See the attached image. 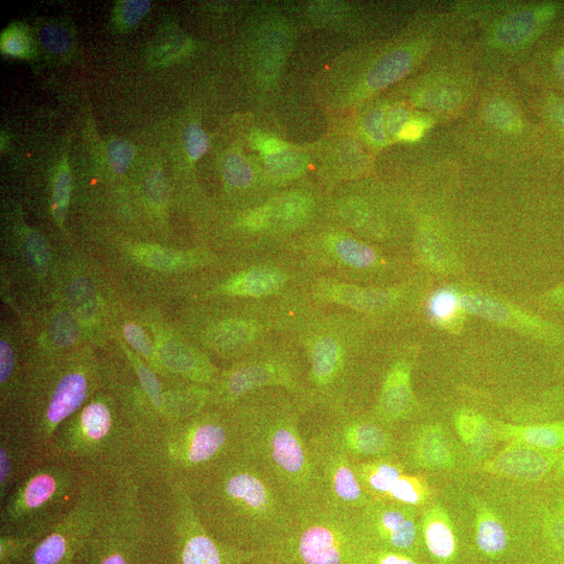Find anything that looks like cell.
Listing matches in <instances>:
<instances>
[{"label":"cell","instance_id":"53","mask_svg":"<svg viewBox=\"0 0 564 564\" xmlns=\"http://www.w3.org/2000/svg\"><path fill=\"white\" fill-rule=\"evenodd\" d=\"M412 119L410 112L402 106L392 108L386 115V128L388 134L398 138L404 127Z\"/></svg>","mask_w":564,"mask_h":564},{"label":"cell","instance_id":"3","mask_svg":"<svg viewBox=\"0 0 564 564\" xmlns=\"http://www.w3.org/2000/svg\"><path fill=\"white\" fill-rule=\"evenodd\" d=\"M156 438L123 402L97 395L62 423L49 456L76 464L84 473L110 479L150 474Z\"/></svg>","mask_w":564,"mask_h":564},{"label":"cell","instance_id":"22","mask_svg":"<svg viewBox=\"0 0 564 564\" xmlns=\"http://www.w3.org/2000/svg\"><path fill=\"white\" fill-rule=\"evenodd\" d=\"M422 534L430 553L446 560L456 552V537L448 514L434 507L423 515Z\"/></svg>","mask_w":564,"mask_h":564},{"label":"cell","instance_id":"49","mask_svg":"<svg viewBox=\"0 0 564 564\" xmlns=\"http://www.w3.org/2000/svg\"><path fill=\"white\" fill-rule=\"evenodd\" d=\"M145 255L146 263L158 269L171 270L185 264L183 256L167 251L154 249L147 251Z\"/></svg>","mask_w":564,"mask_h":564},{"label":"cell","instance_id":"13","mask_svg":"<svg viewBox=\"0 0 564 564\" xmlns=\"http://www.w3.org/2000/svg\"><path fill=\"white\" fill-rule=\"evenodd\" d=\"M176 564H243L257 555L227 546L203 527L183 483L174 481Z\"/></svg>","mask_w":564,"mask_h":564},{"label":"cell","instance_id":"39","mask_svg":"<svg viewBox=\"0 0 564 564\" xmlns=\"http://www.w3.org/2000/svg\"><path fill=\"white\" fill-rule=\"evenodd\" d=\"M38 540L34 537L0 535V564H20Z\"/></svg>","mask_w":564,"mask_h":564},{"label":"cell","instance_id":"1","mask_svg":"<svg viewBox=\"0 0 564 564\" xmlns=\"http://www.w3.org/2000/svg\"><path fill=\"white\" fill-rule=\"evenodd\" d=\"M184 486L203 527L227 546L275 554L296 529V509L241 451Z\"/></svg>","mask_w":564,"mask_h":564},{"label":"cell","instance_id":"11","mask_svg":"<svg viewBox=\"0 0 564 564\" xmlns=\"http://www.w3.org/2000/svg\"><path fill=\"white\" fill-rule=\"evenodd\" d=\"M211 389L210 407L229 410L248 394L278 388L295 395L303 403L307 385L298 365L285 358L250 360L227 371Z\"/></svg>","mask_w":564,"mask_h":564},{"label":"cell","instance_id":"8","mask_svg":"<svg viewBox=\"0 0 564 564\" xmlns=\"http://www.w3.org/2000/svg\"><path fill=\"white\" fill-rule=\"evenodd\" d=\"M115 480L85 473L81 498L75 509L38 540L20 564H77L105 511Z\"/></svg>","mask_w":564,"mask_h":564},{"label":"cell","instance_id":"24","mask_svg":"<svg viewBox=\"0 0 564 564\" xmlns=\"http://www.w3.org/2000/svg\"><path fill=\"white\" fill-rule=\"evenodd\" d=\"M412 55L403 50L395 51L376 63L367 76L366 84L371 90L384 89L402 80L412 68Z\"/></svg>","mask_w":564,"mask_h":564},{"label":"cell","instance_id":"5","mask_svg":"<svg viewBox=\"0 0 564 564\" xmlns=\"http://www.w3.org/2000/svg\"><path fill=\"white\" fill-rule=\"evenodd\" d=\"M239 451L231 412L209 407L160 433L151 453V474L187 484Z\"/></svg>","mask_w":564,"mask_h":564},{"label":"cell","instance_id":"12","mask_svg":"<svg viewBox=\"0 0 564 564\" xmlns=\"http://www.w3.org/2000/svg\"><path fill=\"white\" fill-rule=\"evenodd\" d=\"M304 435V434H303ZM315 470L320 503L355 515L369 500L349 456L333 443L304 435Z\"/></svg>","mask_w":564,"mask_h":564},{"label":"cell","instance_id":"16","mask_svg":"<svg viewBox=\"0 0 564 564\" xmlns=\"http://www.w3.org/2000/svg\"><path fill=\"white\" fill-rule=\"evenodd\" d=\"M414 408L411 367L407 362L394 364L385 376L373 417L391 427L409 419Z\"/></svg>","mask_w":564,"mask_h":564},{"label":"cell","instance_id":"9","mask_svg":"<svg viewBox=\"0 0 564 564\" xmlns=\"http://www.w3.org/2000/svg\"><path fill=\"white\" fill-rule=\"evenodd\" d=\"M309 410L318 412L313 415L303 412V434L318 436L333 443L346 453L352 462L394 454V436L389 427L378 419L368 418L360 413Z\"/></svg>","mask_w":564,"mask_h":564},{"label":"cell","instance_id":"7","mask_svg":"<svg viewBox=\"0 0 564 564\" xmlns=\"http://www.w3.org/2000/svg\"><path fill=\"white\" fill-rule=\"evenodd\" d=\"M143 542L138 477L116 479L77 564H139Z\"/></svg>","mask_w":564,"mask_h":564},{"label":"cell","instance_id":"50","mask_svg":"<svg viewBox=\"0 0 564 564\" xmlns=\"http://www.w3.org/2000/svg\"><path fill=\"white\" fill-rule=\"evenodd\" d=\"M146 184L148 197L153 203L157 205L166 203L168 198L167 181L159 169L150 172Z\"/></svg>","mask_w":564,"mask_h":564},{"label":"cell","instance_id":"44","mask_svg":"<svg viewBox=\"0 0 564 564\" xmlns=\"http://www.w3.org/2000/svg\"><path fill=\"white\" fill-rule=\"evenodd\" d=\"M40 40L47 51L54 54H64L72 47L73 40L70 33L61 26L45 27L40 34Z\"/></svg>","mask_w":564,"mask_h":564},{"label":"cell","instance_id":"38","mask_svg":"<svg viewBox=\"0 0 564 564\" xmlns=\"http://www.w3.org/2000/svg\"><path fill=\"white\" fill-rule=\"evenodd\" d=\"M461 101L460 93L451 88L438 87L422 91L416 97V104L432 111H450Z\"/></svg>","mask_w":564,"mask_h":564},{"label":"cell","instance_id":"54","mask_svg":"<svg viewBox=\"0 0 564 564\" xmlns=\"http://www.w3.org/2000/svg\"><path fill=\"white\" fill-rule=\"evenodd\" d=\"M430 127V122L423 117H412L407 125L399 134L398 139L407 141V143H414L419 140Z\"/></svg>","mask_w":564,"mask_h":564},{"label":"cell","instance_id":"41","mask_svg":"<svg viewBox=\"0 0 564 564\" xmlns=\"http://www.w3.org/2000/svg\"><path fill=\"white\" fill-rule=\"evenodd\" d=\"M53 344L59 348L73 345L78 337V327L72 316L63 312L58 314L51 326Z\"/></svg>","mask_w":564,"mask_h":564},{"label":"cell","instance_id":"56","mask_svg":"<svg viewBox=\"0 0 564 564\" xmlns=\"http://www.w3.org/2000/svg\"><path fill=\"white\" fill-rule=\"evenodd\" d=\"M548 113L553 124L564 134V100L552 97L548 103Z\"/></svg>","mask_w":564,"mask_h":564},{"label":"cell","instance_id":"51","mask_svg":"<svg viewBox=\"0 0 564 564\" xmlns=\"http://www.w3.org/2000/svg\"><path fill=\"white\" fill-rule=\"evenodd\" d=\"M243 226L252 231H262L272 226L271 206L265 205L251 211L242 222Z\"/></svg>","mask_w":564,"mask_h":564},{"label":"cell","instance_id":"26","mask_svg":"<svg viewBox=\"0 0 564 564\" xmlns=\"http://www.w3.org/2000/svg\"><path fill=\"white\" fill-rule=\"evenodd\" d=\"M477 543L479 548L489 556L503 553L508 544L507 533L493 514L487 508H481L477 513Z\"/></svg>","mask_w":564,"mask_h":564},{"label":"cell","instance_id":"34","mask_svg":"<svg viewBox=\"0 0 564 564\" xmlns=\"http://www.w3.org/2000/svg\"><path fill=\"white\" fill-rule=\"evenodd\" d=\"M264 158L268 172L275 178H293L305 169V159L291 148Z\"/></svg>","mask_w":564,"mask_h":564},{"label":"cell","instance_id":"60","mask_svg":"<svg viewBox=\"0 0 564 564\" xmlns=\"http://www.w3.org/2000/svg\"><path fill=\"white\" fill-rule=\"evenodd\" d=\"M558 300L564 301V287H562L556 294Z\"/></svg>","mask_w":564,"mask_h":564},{"label":"cell","instance_id":"52","mask_svg":"<svg viewBox=\"0 0 564 564\" xmlns=\"http://www.w3.org/2000/svg\"><path fill=\"white\" fill-rule=\"evenodd\" d=\"M2 46L7 55L23 56L29 53L30 41L21 32L11 31L4 36Z\"/></svg>","mask_w":564,"mask_h":564},{"label":"cell","instance_id":"61","mask_svg":"<svg viewBox=\"0 0 564 564\" xmlns=\"http://www.w3.org/2000/svg\"><path fill=\"white\" fill-rule=\"evenodd\" d=\"M563 467H564V459H563Z\"/></svg>","mask_w":564,"mask_h":564},{"label":"cell","instance_id":"58","mask_svg":"<svg viewBox=\"0 0 564 564\" xmlns=\"http://www.w3.org/2000/svg\"><path fill=\"white\" fill-rule=\"evenodd\" d=\"M555 69L559 81L564 85V49L559 50L555 56Z\"/></svg>","mask_w":564,"mask_h":564},{"label":"cell","instance_id":"48","mask_svg":"<svg viewBox=\"0 0 564 564\" xmlns=\"http://www.w3.org/2000/svg\"><path fill=\"white\" fill-rule=\"evenodd\" d=\"M124 335L130 345L134 347L140 355H143L148 359L153 357V345L143 329L133 323H128L125 326Z\"/></svg>","mask_w":564,"mask_h":564},{"label":"cell","instance_id":"18","mask_svg":"<svg viewBox=\"0 0 564 564\" xmlns=\"http://www.w3.org/2000/svg\"><path fill=\"white\" fill-rule=\"evenodd\" d=\"M411 434L405 442V453L414 466L428 469L451 466V449L440 429L422 427Z\"/></svg>","mask_w":564,"mask_h":564},{"label":"cell","instance_id":"55","mask_svg":"<svg viewBox=\"0 0 564 564\" xmlns=\"http://www.w3.org/2000/svg\"><path fill=\"white\" fill-rule=\"evenodd\" d=\"M255 148L264 157L277 154L290 148L285 141L269 135H256L253 139Z\"/></svg>","mask_w":564,"mask_h":564},{"label":"cell","instance_id":"17","mask_svg":"<svg viewBox=\"0 0 564 564\" xmlns=\"http://www.w3.org/2000/svg\"><path fill=\"white\" fill-rule=\"evenodd\" d=\"M550 457L531 446L512 443L485 468L488 472L515 479L535 481L544 478L551 469Z\"/></svg>","mask_w":564,"mask_h":564},{"label":"cell","instance_id":"20","mask_svg":"<svg viewBox=\"0 0 564 564\" xmlns=\"http://www.w3.org/2000/svg\"><path fill=\"white\" fill-rule=\"evenodd\" d=\"M284 272L272 267H255L234 277L225 286L231 295L261 298L273 295L285 287Z\"/></svg>","mask_w":564,"mask_h":564},{"label":"cell","instance_id":"21","mask_svg":"<svg viewBox=\"0 0 564 564\" xmlns=\"http://www.w3.org/2000/svg\"><path fill=\"white\" fill-rule=\"evenodd\" d=\"M321 291L326 300L363 312L383 310L389 307L394 297L389 291L346 284L327 285Z\"/></svg>","mask_w":564,"mask_h":564},{"label":"cell","instance_id":"43","mask_svg":"<svg viewBox=\"0 0 564 564\" xmlns=\"http://www.w3.org/2000/svg\"><path fill=\"white\" fill-rule=\"evenodd\" d=\"M363 130L371 144L384 146L388 138L385 110L383 108L371 110L365 117Z\"/></svg>","mask_w":564,"mask_h":564},{"label":"cell","instance_id":"33","mask_svg":"<svg viewBox=\"0 0 564 564\" xmlns=\"http://www.w3.org/2000/svg\"><path fill=\"white\" fill-rule=\"evenodd\" d=\"M69 301L82 320H90L96 316L97 295L87 279L79 278L73 282L69 288Z\"/></svg>","mask_w":564,"mask_h":564},{"label":"cell","instance_id":"32","mask_svg":"<svg viewBox=\"0 0 564 564\" xmlns=\"http://www.w3.org/2000/svg\"><path fill=\"white\" fill-rule=\"evenodd\" d=\"M463 312L460 297L451 289L436 291L428 301V313L431 319L440 325L449 326Z\"/></svg>","mask_w":564,"mask_h":564},{"label":"cell","instance_id":"25","mask_svg":"<svg viewBox=\"0 0 564 564\" xmlns=\"http://www.w3.org/2000/svg\"><path fill=\"white\" fill-rule=\"evenodd\" d=\"M431 495L427 480L419 475L404 472L392 485L384 503L406 507L425 505Z\"/></svg>","mask_w":564,"mask_h":564},{"label":"cell","instance_id":"47","mask_svg":"<svg viewBox=\"0 0 564 564\" xmlns=\"http://www.w3.org/2000/svg\"><path fill=\"white\" fill-rule=\"evenodd\" d=\"M16 374V358L14 350L11 345L2 340L0 342V384H2L3 391L13 384V379Z\"/></svg>","mask_w":564,"mask_h":564},{"label":"cell","instance_id":"30","mask_svg":"<svg viewBox=\"0 0 564 564\" xmlns=\"http://www.w3.org/2000/svg\"><path fill=\"white\" fill-rule=\"evenodd\" d=\"M461 310L495 323H507L511 312L503 302L481 294L460 297Z\"/></svg>","mask_w":564,"mask_h":564},{"label":"cell","instance_id":"46","mask_svg":"<svg viewBox=\"0 0 564 564\" xmlns=\"http://www.w3.org/2000/svg\"><path fill=\"white\" fill-rule=\"evenodd\" d=\"M150 7L151 3L146 0H127L120 6L119 20L124 27H134L147 15Z\"/></svg>","mask_w":564,"mask_h":564},{"label":"cell","instance_id":"31","mask_svg":"<svg viewBox=\"0 0 564 564\" xmlns=\"http://www.w3.org/2000/svg\"><path fill=\"white\" fill-rule=\"evenodd\" d=\"M456 428L461 439L473 448H484L491 439V429L486 420L470 411L456 416Z\"/></svg>","mask_w":564,"mask_h":564},{"label":"cell","instance_id":"45","mask_svg":"<svg viewBox=\"0 0 564 564\" xmlns=\"http://www.w3.org/2000/svg\"><path fill=\"white\" fill-rule=\"evenodd\" d=\"M184 146L188 156L195 161L207 153L210 147L209 137L199 124L193 123L186 128Z\"/></svg>","mask_w":564,"mask_h":564},{"label":"cell","instance_id":"14","mask_svg":"<svg viewBox=\"0 0 564 564\" xmlns=\"http://www.w3.org/2000/svg\"><path fill=\"white\" fill-rule=\"evenodd\" d=\"M410 507L369 502L354 515L365 548L409 553L417 542V525Z\"/></svg>","mask_w":564,"mask_h":564},{"label":"cell","instance_id":"35","mask_svg":"<svg viewBox=\"0 0 564 564\" xmlns=\"http://www.w3.org/2000/svg\"><path fill=\"white\" fill-rule=\"evenodd\" d=\"M485 117L490 125L505 132L514 133L523 127L520 114L503 100H493L488 103Z\"/></svg>","mask_w":564,"mask_h":564},{"label":"cell","instance_id":"23","mask_svg":"<svg viewBox=\"0 0 564 564\" xmlns=\"http://www.w3.org/2000/svg\"><path fill=\"white\" fill-rule=\"evenodd\" d=\"M499 434L513 443L531 446L543 451L558 450L564 446V425H542L532 427L504 426Z\"/></svg>","mask_w":564,"mask_h":564},{"label":"cell","instance_id":"40","mask_svg":"<svg viewBox=\"0 0 564 564\" xmlns=\"http://www.w3.org/2000/svg\"><path fill=\"white\" fill-rule=\"evenodd\" d=\"M25 252L32 270L37 274H44L50 264L49 246L42 235L30 231L25 240Z\"/></svg>","mask_w":564,"mask_h":564},{"label":"cell","instance_id":"36","mask_svg":"<svg viewBox=\"0 0 564 564\" xmlns=\"http://www.w3.org/2000/svg\"><path fill=\"white\" fill-rule=\"evenodd\" d=\"M73 190V177L67 160L64 159L56 176L53 192V215L58 223H63Z\"/></svg>","mask_w":564,"mask_h":564},{"label":"cell","instance_id":"57","mask_svg":"<svg viewBox=\"0 0 564 564\" xmlns=\"http://www.w3.org/2000/svg\"><path fill=\"white\" fill-rule=\"evenodd\" d=\"M243 564H290L275 554H261Z\"/></svg>","mask_w":564,"mask_h":564},{"label":"cell","instance_id":"37","mask_svg":"<svg viewBox=\"0 0 564 564\" xmlns=\"http://www.w3.org/2000/svg\"><path fill=\"white\" fill-rule=\"evenodd\" d=\"M222 171L227 184L235 188H246L254 180V172L250 163L238 153H230L225 156Z\"/></svg>","mask_w":564,"mask_h":564},{"label":"cell","instance_id":"19","mask_svg":"<svg viewBox=\"0 0 564 564\" xmlns=\"http://www.w3.org/2000/svg\"><path fill=\"white\" fill-rule=\"evenodd\" d=\"M557 8L553 5L540 6L506 16L495 31V41L501 46H516L528 41L540 23L551 20Z\"/></svg>","mask_w":564,"mask_h":564},{"label":"cell","instance_id":"27","mask_svg":"<svg viewBox=\"0 0 564 564\" xmlns=\"http://www.w3.org/2000/svg\"><path fill=\"white\" fill-rule=\"evenodd\" d=\"M331 249L339 262L351 268L368 269L378 262V255L371 247L342 235L332 240Z\"/></svg>","mask_w":564,"mask_h":564},{"label":"cell","instance_id":"15","mask_svg":"<svg viewBox=\"0 0 564 564\" xmlns=\"http://www.w3.org/2000/svg\"><path fill=\"white\" fill-rule=\"evenodd\" d=\"M47 456L38 448L29 430L19 419L2 420L0 425V503Z\"/></svg>","mask_w":564,"mask_h":564},{"label":"cell","instance_id":"2","mask_svg":"<svg viewBox=\"0 0 564 564\" xmlns=\"http://www.w3.org/2000/svg\"><path fill=\"white\" fill-rule=\"evenodd\" d=\"M240 451L260 466L298 515L320 503L309 445L302 432L303 406L284 389L253 392L232 406Z\"/></svg>","mask_w":564,"mask_h":564},{"label":"cell","instance_id":"42","mask_svg":"<svg viewBox=\"0 0 564 564\" xmlns=\"http://www.w3.org/2000/svg\"><path fill=\"white\" fill-rule=\"evenodd\" d=\"M134 148L123 139H113L108 145L107 155L110 169L122 175L130 168L134 158Z\"/></svg>","mask_w":564,"mask_h":564},{"label":"cell","instance_id":"59","mask_svg":"<svg viewBox=\"0 0 564 564\" xmlns=\"http://www.w3.org/2000/svg\"><path fill=\"white\" fill-rule=\"evenodd\" d=\"M553 533L558 542L564 547V520L553 524Z\"/></svg>","mask_w":564,"mask_h":564},{"label":"cell","instance_id":"10","mask_svg":"<svg viewBox=\"0 0 564 564\" xmlns=\"http://www.w3.org/2000/svg\"><path fill=\"white\" fill-rule=\"evenodd\" d=\"M50 386L23 409L20 420L38 448L49 455L55 433L92 397L93 379L84 368H70L53 378Z\"/></svg>","mask_w":564,"mask_h":564},{"label":"cell","instance_id":"6","mask_svg":"<svg viewBox=\"0 0 564 564\" xmlns=\"http://www.w3.org/2000/svg\"><path fill=\"white\" fill-rule=\"evenodd\" d=\"M364 548L354 515L319 503L298 515L292 537L275 555L290 564H357Z\"/></svg>","mask_w":564,"mask_h":564},{"label":"cell","instance_id":"28","mask_svg":"<svg viewBox=\"0 0 564 564\" xmlns=\"http://www.w3.org/2000/svg\"><path fill=\"white\" fill-rule=\"evenodd\" d=\"M271 206L272 225L277 223L282 227H294L302 223L310 214L311 201L301 194H289L281 197Z\"/></svg>","mask_w":564,"mask_h":564},{"label":"cell","instance_id":"29","mask_svg":"<svg viewBox=\"0 0 564 564\" xmlns=\"http://www.w3.org/2000/svg\"><path fill=\"white\" fill-rule=\"evenodd\" d=\"M257 333L256 324L245 320H233L220 325L214 335L213 344L224 351H234L250 344Z\"/></svg>","mask_w":564,"mask_h":564},{"label":"cell","instance_id":"4","mask_svg":"<svg viewBox=\"0 0 564 564\" xmlns=\"http://www.w3.org/2000/svg\"><path fill=\"white\" fill-rule=\"evenodd\" d=\"M84 480L76 464L47 456L0 503V535L43 538L75 509Z\"/></svg>","mask_w":564,"mask_h":564}]
</instances>
